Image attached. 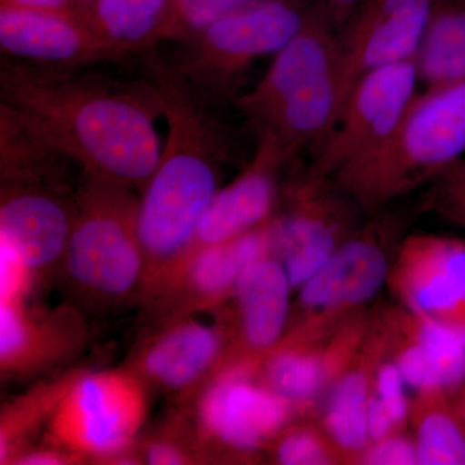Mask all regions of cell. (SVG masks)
Wrapping results in <instances>:
<instances>
[{"instance_id": "10", "label": "cell", "mask_w": 465, "mask_h": 465, "mask_svg": "<svg viewBox=\"0 0 465 465\" xmlns=\"http://www.w3.org/2000/svg\"><path fill=\"white\" fill-rule=\"evenodd\" d=\"M262 363L222 367L198 405L202 436L231 459H255L300 418L292 403L260 381Z\"/></svg>"}, {"instance_id": "38", "label": "cell", "mask_w": 465, "mask_h": 465, "mask_svg": "<svg viewBox=\"0 0 465 465\" xmlns=\"http://www.w3.org/2000/svg\"><path fill=\"white\" fill-rule=\"evenodd\" d=\"M76 2L79 3V5L82 7V11H84V8L87 7V5H90L91 2H94V0H76Z\"/></svg>"}, {"instance_id": "7", "label": "cell", "mask_w": 465, "mask_h": 465, "mask_svg": "<svg viewBox=\"0 0 465 465\" xmlns=\"http://www.w3.org/2000/svg\"><path fill=\"white\" fill-rule=\"evenodd\" d=\"M219 180L220 167L194 150L176 148L161 155L137 213L146 299L183 264L198 223L219 191Z\"/></svg>"}, {"instance_id": "8", "label": "cell", "mask_w": 465, "mask_h": 465, "mask_svg": "<svg viewBox=\"0 0 465 465\" xmlns=\"http://www.w3.org/2000/svg\"><path fill=\"white\" fill-rule=\"evenodd\" d=\"M148 414L145 382L133 370L74 379L50 419L56 446L79 459H122Z\"/></svg>"}, {"instance_id": "12", "label": "cell", "mask_w": 465, "mask_h": 465, "mask_svg": "<svg viewBox=\"0 0 465 465\" xmlns=\"http://www.w3.org/2000/svg\"><path fill=\"white\" fill-rule=\"evenodd\" d=\"M361 208L329 177L307 174L290 194L289 208L272 220L271 255L298 291L361 225Z\"/></svg>"}, {"instance_id": "30", "label": "cell", "mask_w": 465, "mask_h": 465, "mask_svg": "<svg viewBox=\"0 0 465 465\" xmlns=\"http://www.w3.org/2000/svg\"><path fill=\"white\" fill-rule=\"evenodd\" d=\"M424 210L450 224L465 228V159L443 171L425 194Z\"/></svg>"}, {"instance_id": "27", "label": "cell", "mask_w": 465, "mask_h": 465, "mask_svg": "<svg viewBox=\"0 0 465 465\" xmlns=\"http://www.w3.org/2000/svg\"><path fill=\"white\" fill-rule=\"evenodd\" d=\"M406 387L405 379L388 351L376 369L367 407L370 442L409 430L410 399Z\"/></svg>"}, {"instance_id": "37", "label": "cell", "mask_w": 465, "mask_h": 465, "mask_svg": "<svg viewBox=\"0 0 465 465\" xmlns=\"http://www.w3.org/2000/svg\"><path fill=\"white\" fill-rule=\"evenodd\" d=\"M452 401H454L458 414L460 416L461 421H463L465 427V382L452 394Z\"/></svg>"}, {"instance_id": "14", "label": "cell", "mask_w": 465, "mask_h": 465, "mask_svg": "<svg viewBox=\"0 0 465 465\" xmlns=\"http://www.w3.org/2000/svg\"><path fill=\"white\" fill-rule=\"evenodd\" d=\"M440 0H366L339 30L342 108L358 81L414 60ZM341 108V109H342Z\"/></svg>"}, {"instance_id": "23", "label": "cell", "mask_w": 465, "mask_h": 465, "mask_svg": "<svg viewBox=\"0 0 465 465\" xmlns=\"http://www.w3.org/2000/svg\"><path fill=\"white\" fill-rule=\"evenodd\" d=\"M78 318L36 316L25 300H0V365L5 374H27L57 362L79 341Z\"/></svg>"}, {"instance_id": "24", "label": "cell", "mask_w": 465, "mask_h": 465, "mask_svg": "<svg viewBox=\"0 0 465 465\" xmlns=\"http://www.w3.org/2000/svg\"><path fill=\"white\" fill-rule=\"evenodd\" d=\"M173 0H94L82 17L127 56L167 41Z\"/></svg>"}, {"instance_id": "20", "label": "cell", "mask_w": 465, "mask_h": 465, "mask_svg": "<svg viewBox=\"0 0 465 465\" xmlns=\"http://www.w3.org/2000/svg\"><path fill=\"white\" fill-rule=\"evenodd\" d=\"M284 163L277 145L268 137L259 136L258 148L249 166L219 189L204 210L185 260L198 251L235 240L274 217L278 171Z\"/></svg>"}, {"instance_id": "18", "label": "cell", "mask_w": 465, "mask_h": 465, "mask_svg": "<svg viewBox=\"0 0 465 465\" xmlns=\"http://www.w3.org/2000/svg\"><path fill=\"white\" fill-rule=\"evenodd\" d=\"M378 314L390 356L407 387H439L454 394L464 384V331L419 316L400 302Z\"/></svg>"}, {"instance_id": "28", "label": "cell", "mask_w": 465, "mask_h": 465, "mask_svg": "<svg viewBox=\"0 0 465 465\" xmlns=\"http://www.w3.org/2000/svg\"><path fill=\"white\" fill-rule=\"evenodd\" d=\"M268 455L281 465H348L341 448L314 416L290 424L272 443Z\"/></svg>"}, {"instance_id": "34", "label": "cell", "mask_w": 465, "mask_h": 465, "mask_svg": "<svg viewBox=\"0 0 465 465\" xmlns=\"http://www.w3.org/2000/svg\"><path fill=\"white\" fill-rule=\"evenodd\" d=\"M0 7L32 9V11L82 16V7L76 0H0Z\"/></svg>"}, {"instance_id": "31", "label": "cell", "mask_w": 465, "mask_h": 465, "mask_svg": "<svg viewBox=\"0 0 465 465\" xmlns=\"http://www.w3.org/2000/svg\"><path fill=\"white\" fill-rule=\"evenodd\" d=\"M419 465L418 450L410 430L371 440L361 452L356 465Z\"/></svg>"}, {"instance_id": "9", "label": "cell", "mask_w": 465, "mask_h": 465, "mask_svg": "<svg viewBox=\"0 0 465 465\" xmlns=\"http://www.w3.org/2000/svg\"><path fill=\"white\" fill-rule=\"evenodd\" d=\"M308 11L296 0H259L202 30L177 69L208 94H223L260 58L275 54L299 32Z\"/></svg>"}, {"instance_id": "3", "label": "cell", "mask_w": 465, "mask_h": 465, "mask_svg": "<svg viewBox=\"0 0 465 465\" xmlns=\"http://www.w3.org/2000/svg\"><path fill=\"white\" fill-rule=\"evenodd\" d=\"M238 108L286 161L322 142L342 108L339 30L322 3L308 9L299 32Z\"/></svg>"}, {"instance_id": "36", "label": "cell", "mask_w": 465, "mask_h": 465, "mask_svg": "<svg viewBox=\"0 0 465 465\" xmlns=\"http://www.w3.org/2000/svg\"><path fill=\"white\" fill-rule=\"evenodd\" d=\"M365 2L366 0H321L338 30L341 29L351 15Z\"/></svg>"}, {"instance_id": "13", "label": "cell", "mask_w": 465, "mask_h": 465, "mask_svg": "<svg viewBox=\"0 0 465 465\" xmlns=\"http://www.w3.org/2000/svg\"><path fill=\"white\" fill-rule=\"evenodd\" d=\"M388 289L419 316L465 332V241L415 232L403 237Z\"/></svg>"}, {"instance_id": "4", "label": "cell", "mask_w": 465, "mask_h": 465, "mask_svg": "<svg viewBox=\"0 0 465 465\" xmlns=\"http://www.w3.org/2000/svg\"><path fill=\"white\" fill-rule=\"evenodd\" d=\"M465 153V79L416 94L393 133L330 179L361 211L381 213L457 163Z\"/></svg>"}, {"instance_id": "2", "label": "cell", "mask_w": 465, "mask_h": 465, "mask_svg": "<svg viewBox=\"0 0 465 465\" xmlns=\"http://www.w3.org/2000/svg\"><path fill=\"white\" fill-rule=\"evenodd\" d=\"M84 170L15 114L0 119V241L34 278L61 265Z\"/></svg>"}, {"instance_id": "11", "label": "cell", "mask_w": 465, "mask_h": 465, "mask_svg": "<svg viewBox=\"0 0 465 465\" xmlns=\"http://www.w3.org/2000/svg\"><path fill=\"white\" fill-rule=\"evenodd\" d=\"M419 82L415 58L363 75L331 130L318 143L308 173L330 179L378 148L405 114Z\"/></svg>"}, {"instance_id": "25", "label": "cell", "mask_w": 465, "mask_h": 465, "mask_svg": "<svg viewBox=\"0 0 465 465\" xmlns=\"http://www.w3.org/2000/svg\"><path fill=\"white\" fill-rule=\"evenodd\" d=\"M409 427L419 465H465V427L448 391H415L410 399Z\"/></svg>"}, {"instance_id": "26", "label": "cell", "mask_w": 465, "mask_h": 465, "mask_svg": "<svg viewBox=\"0 0 465 465\" xmlns=\"http://www.w3.org/2000/svg\"><path fill=\"white\" fill-rule=\"evenodd\" d=\"M427 88L465 79V0H440L415 57Z\"/></svg>"}, {"instance_id": "33", "label": "cell", "mask_w": 465, "mask_h": 465, "mask_svg": "<svg viewBox=\"0 0 465 465\" xmlns=\"http://www.w3.org/2000/svg\"><path fill=\"white\" fill-rule=\"evenodd\" d=\"M146 464L174 465L194 463L197 455L173 440H153L143 450Z\"/></svg>"}, {"instance_id": "15", "label": "cell", "mask_w": 465, "mask_h": 465, "mask_svg": "<svg viewBox=\"0 0 465 465\" xmlns=\"http://www.w3.org/2000/svg\"><path fill=\"white\" fill-rule=\"evenodd\" d=\"M0 48L5 60L61 72L127 57L82 16L12 7H0Z\"/></svg>"}, {"instance_id": "35", "label": "cell", "mask_w": 465, "mask_h": 465, "mask_svg": "<svg viewBox=\"0 0 465 465\" xmlns=\"http://www.w3.org/2000/svg\"><path fill=\"white\" fill-rule=\"evenodd\" d=\"M72 460H79L75 455L66 452L65 450H32V451L18 452L12 459V464L25 465H60L69 464Z\"/></svg>"}, {"instance_id": "1", "label": "cell", "mask_w": 465, "mask_h": 465, "mask_svg": "<svg viewBox=\"0 0 465 465\" xmlns=\"http://www.w3.org/2000/svg\"><path fill=\"white\" fill-rule=\"evenodd\" d=\"M2 104L74 159L85 173L143 192L161 159V100L152 81L2 60Z\"/></svg>"}, {"instance_id": "17", "label": "cell", "mask_w": 465, "mask_h": 465, "mask_svg": "<svg viewBox=\"0 0 465 465\" xmlns=\"http://www.w3.org/2000/svg\"><path fill=\"white\" fill-rule=\"evenodd\" d=\"M292 292L283 265L271 253L244 269L228 300L232 309L223 323L228 333V351L222 367L262 363L287 331Z\"/></svg>"}, {"instance_id": "21", "label": "cell", "mask_w": 465, "mask_h": 465, "mask_svg": "<svg viewBox=\"0 0 465 465\" xmlns=\"http://www.w3.org/2000/svg\"><path fill=\"white\" fill-rule=\"evenodd\" d=\"M228 333L224 326L179 318L142 349L133 371L162 390L183 393L213 379L224 362Z\"/></svg>"}, {"instance_id": "32", "label": "cell", "mask_w": 465, "mask_h": 465, "mask_svg": "<svg viewBox=\"0 0 465 465\" xmlns=\"http://www.w3.org/2000/svg\"><path fill=\"white\" fill-rule=\"evenodd\" d=\"M34 275L23 258L0 241V300H25Z\"/></svg>"}, {"instance_id": "19", "label": "cell", "mask_w": 465, "mask_h": 465, "mask_svg": "<svg viewBox=\"0 0 465 465\" xmlns=\"http://www.w3.org/2000/svg\"><path fill=\"white\" fill-rule=\"evenodd\" d=\"M272 220L235 240L193 253L148 300L171 316L224 304L244 269L271 253Z\"/></svg>"}, {"instance_id": "29", "label": "cell", "mask_w": 465, "mask_h": 465, "mask_svg": "<svg viewBox=\"0 0 465 465\" xmlns=\"http://www.w3.org/2000/svg\"><path fill=\"white\" fill-rule=\"evenodd\" d=\"M259 0H173L167 41L189 42L211 24Z\"/></svg>"}, {"instance_id": "6", "label": "cell", "mask_w": 465, "mask_h": 465, "mask_svg": "<svg viewBox=\"0 0 465 465\" xmlns=\"http://www.w3.org/2000/svg\"><path fill=\"white\" fill-rule=\"evenodd\" d=\"M374 216L302 284L283 338H330L366 312V305L387 284L402 220L390 213Z\"/></svg>"}, {"instance_id": "22", "label": "cell", "mask_w": 465, "mask_h": 465, "mask_svg": "<svg viewBox=\"0 0 465 465\" xmlns=\"http://www.w3.org/2000/svg\"><path fill=\"white\" fill-rule=\"evenodd\" d=\"M387 353L384 327L379 314H371L360 347L318 409L316 418L341 448L348 465H356L361 452L369 445L367 407L376 369Z\"/></svg>"}, {"instance_id": "16", "label": "cell", "mask_w": 465, "mask_h": 465, "mask_svg": "<svg viewBox=\"0 0 465 465\" xmlns=\"http://www.w3.org/2000/svg\"><path fill=\"white\" fill-rule=\"evenodd\" d=\"M363 312L321 341L283 338L262 361L260 381L292 403L302 416H314L369 329Z\"/></svg>"}, {"instance_id": "5", "label": "cell", "mask_w": 465, "mask_h": 465, "mask_svg": "<svg viewBox=\"0 0 465 465\" xmlns=\"http://www.w3.org/2000/svg\"><path fill=\"white\" fill-rule=\"evenodd\" d=\"M134 189L85 173L61 269L76 299L94 309L124 304L145 291V256Z\"/></svg>"}]
</instances>
